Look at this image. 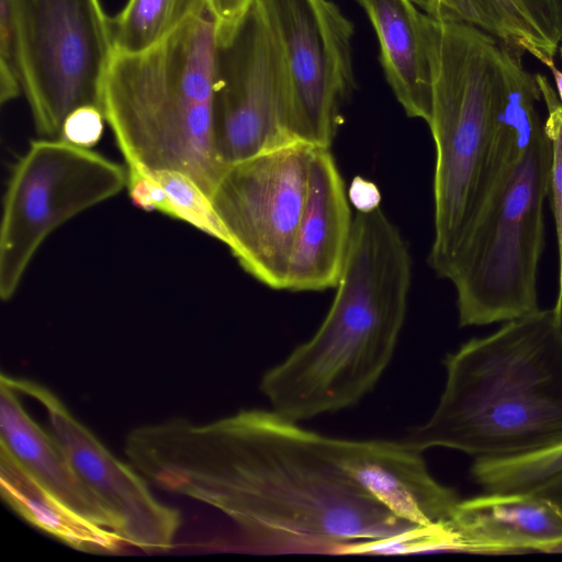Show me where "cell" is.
Masks as SVG:
<instances>
[{
  "label": "cell",
  "mask_w": 562,
  "mask_h": 562,
  "mask_svg": "<svg viewBox=\"0 0 562 562\" xmlns=\"http://www.w3.org/2000/svg\"><path fill=\"white\" fill-rule=\"evenodd\" d=\"M124 452L154 486L216 508L257 544L404 551L427 530L394 515L345 471L325 436L273 409L143 425L127 434Z\"/></svg>",
  "instance_id": "obj_1"
},
{
  "label": "cell",
  "mask_w": 562,
  "mask_h": 562,
  "mask_svg": "<svg viewBox=\"0 0 562 562\" xmlns=\"http://www.w3.org/2000/svg\"><path fill=\"white\" fill-rule=\"evenodd\" d=\"M411 272L407 245L382 209L357 211L324 322L261 379L272 409L299 422L350 407L371 391L403 327Z\"/></svg>",
  "instance_id": "obj_2"
},
{
  "label": "cell",
  "mask_w": 562,
  "mask_h": 562,
  "mask_svg": "<svg viewBox=\"0 0 562 562\" xmlns=\"http://www.w3.org/2000/svg\"><path fill=\"white\" fill-rule=\"evenodd\" d=\"M431 417L403 440L474 459L530 453L562 442V342L552 308H538L446 356Z\"/></svg>",
  "instance_id": "obj_3"
},
{
  "label": "cell",
  "mask_w": 562,
  "mask_h": 562,
  "mask_svg": "<svg viewBox=\"0 0 562 562\" xmlns=\"http://www.w3.org/2000/svg\"><path fill=\"white\" fill-rule=\"evenodd\" d=\"M216 52L207 9L148 49L114 53L101 110L127 169L181 172L210 198L225 168L213 138Z\"/></svg>",
  "instance_id": "obj_4"
},
{
  "label": "cell",
  "mask_w": 562,
  "mask_h": 562,
  "mask_svg": "<svg viewBox=\"0 0 562 562\" xmlns=\"http://www.w3.org/2000/svg\"><path fill=\"white\" fill-rule=\"evenodd\" d=\"M435 142V237L428 263L446 274L496 175L504 147L503 44L477 27L427 14Z\"/></svg>",
  "instance_id": "obj_5"
},
{
  "label": "cell",
  "mask_w": 562,
  "mask_h": 562,
  "mask_svg": "<svg viewBox=\"0 0 562 562\" xmlns=\"http://www.w3.org/2000/svg\"><path fill=\"white\" fill-rule=\"evenodd\" d=\"M538 103L521 97L510 105L496 175L446 274L462 327L503 324L540 308L537 279L552 149Z\"/></svg>",
  "instance_id": "obj_6"
},
{
  "label": "cell",
  "mask_w": 562,
  "mask_h": 562,
  "mask_svg": "<svg viewBox=\"0 0 562 562\" xmlns=\"http://www.w3.org/2000/svg\"><path fill=\"white\" fill-rule=\"evenodd\" d=\"M14 3L23 94L37 133L59 138L74 110L86 105L101 110L115 53L111 18L100 0Z\"/></svg>",
  "instance_id": "obj_7"
},
{
  "label": "cell",
  "mask_w": 562,
  "mask_h": 562,
  "mask_svg": "<svg viewBox=\"0 0 562 562\" xmlns=\"http://www.w3.org/2000/svg\"><path fill=\"white\" fill-rule=\"evenodd\" d=\"M127 167L61 138L32 140L14 165L0 228V296L10 300L43 241L127 187Z\"/></svg>",
  "instance_id": "obj_8"
},
{
  "label": "cell",
  "mask_w": 562,
  "mask_h": 562,
  "mask_svg": "<svg viewBox=\"0 0 562 562\" xmlns=\"http://www.w3.org/2000/svg\"><path fill=\"white\" fill-rule=\"evenodd\" d=\"M313 148L294 142L227 165L210 195L223 244L274 290H286Z\"/></svg>",
  "instance_id": "obj_9"
},
{
  "label": "cell",
  "mask_w": 562,
  "mask_h": 562,
  "mask_svg": "<svg viewBox=\"0 0 562 562\" xmlns=\"http://www.w3.org/2000/svg\"><path fill=\"white\" fill-rule=\"evenodd\" d=\"M286 72L285 127L293 142L330 148L356 88L352 22L331 0H260Z\"/></svg>",
  "instance_id": "obj_10"
},
{
  "label": "cell",
  "mask_w": 562,
  "mask_h": 562,
  "mask_svg": "<svg viewBox=\"0 0 562 562\" xmlns=\"http://www.w3.org/2000/svg\"><path fill=\"white\" fill-rule=\"evenodd\" d=\"M286 72L260 0L226 41L217 43L214 148L226 167L294 143L285 127Z\"/></svg>",
  "instance_id": "obj_11"
},
{
  "label": "cell",
  "mask_w": 562,
  "mask_h": 562,
  "mask_svg": "<svg viewBox=\"0 0 562 562\" xmlns=\"http://www.w3.org/2000/svg\"><path fill=\"white\" fill-rule=\"evenodd\" d=\"M1 379L45 408L50 434L85 484L115 514L124 543L146 552L173 547L181 515L151 494L147 480L135 468L114 457L46 386L4 374Z\"/></svg>",
  "instance_id": "obj_12"
},
{
  "label": "cell",
  "mask_w": 562,
  "mask_h": 562,
  "mask_svg": "<svg viewBox=\"0 0 562 562\" xmlns=\"http://www.w3.org/2000/svg\"><path fill=\"white\" fill-rule=\"evenodd\" d=\"M335 461L397 517L422 529L447 522L460 498L434 479L422 451L404 441L325 436Z\"/></svg>",
  "instance_id": "obj_13"
},
{
  "label": "cell",
  "mask_w": 562,
  "mask_h": 562,
  "mask_svg": "<svg viewBox=\"0 0 562 562\" xmlns=\"http://www.w3.org/2000/svg\"><path fill=\"white\" fill-rule=\"evenodd\" d=\"M448 550L481 554L562 552V507L538 493H485L445 522Z\"/></svg>",
  "instance_id": "obj_14"
},
{
  "label": "cell",
  "mask_w": 562,
  "mask_h": 562,
  "mask_svg": "<svg viewBox=\"0 0 562 562\" xmlns=\"http://www.w3.org/2000/svg\"><path fill=\"white\" fill-rule=\"evenodd\" d=\"M352 222L349 196L330 149L314 147L286 290L322 291L337 285Z\"/></svg>",
  "instance_id": "obj_15"
},
{
  "label": "cell",
  "mask_w": 562,
  "mask_h": 562,
  "mask_svg": "<svg viewBox=\"0 0 562 562\" xmlns=\"http://www.w3.org/2000/svg\"><path fill=\"white\" fill-rule=\"evenodd\" d=\"M357 1L376 34L381 66L393 94L407 116L428 123L432 88L427 14L416 0Z\"/></svg>",
  "instance_id": "obj_16"
},
{
  "label": "cell",
  "mask_w": 562,
  "mask_h": 562,
  "mask_svg": "<svg viewBox=\"0 0 562 562\" xmlns=\"http://www.w3.org/2000/svg\"><path fill=\"white\" fill-rule=\"evenodd\" d=\"M0 442L70 507L119 535L121 524L115 514L85 484L60 443L27 414L19 393L3 379L0 384Z\"/></svg>",
  "instance_id": "obj_17"
},
{
  "label": "cell",
  "mask_w": 562,
  "mask_h": 562,
  "mask_svg": "<svg viewBox=\"0 0 562 562\" xmlns=\"http://www.w3.org/2000/svg\"><path fill=\"white\" fill-rule=\"evenodd\" d=\"M429 16L480 29L546 67L560 45L554 0H416Z\"/></svg>",
  "instance_id": "obj_18"
},
{
  "label": "cell",
  "mask_w": 562,
  "mask_h": 562,
  "mask_svg": "<svg viewBox=\"0 0 562 562\" xmlns=\"http://www.w3.org/2000/svg\"><path fill=\"white\" fill-rule=\"evenodd\" d=\"M0 493L26 521L76 550L112 554L124 543L114 530L88 519L59 498L1 442Z\"/></svg>",
  "instance_id": "obj_19"
},
{
  "label": "cell",
  "mask_w": 562,
  "mask_h": 562,
  "mask_svg": "<svg viewBox=\"0 0 562 562\" xmlns=\"http://www.w3.org/2000/svg\"><path fill=\"white\" fill-rule=\"evenodd\" d=\"M207 10V0H127L111 18L115 53L135 54Z\"/></svg>",
  "instance_id": "obj_20"
},
{
  "label": "cell",
  "mask_w": 562,
  "mask_h": 562,
  "mask_svg": "<svg viewBox=\"0 0 562 562\" xmlns=\"http://www.w3.org/2000/svg\"><path fill=\"white\" fill-rule=\"evenodd\" d=\"M471 474L487 493L537 492L562 477V442L519 456L474 459Z\"/></svg>",
  "instance_id": "obj_21"
},
{
  "label": "cell",
  "mask_w": 562,
  "mask_h": 562,
  "mask_svg": "<svg viewBox=\"0 0 562 562\" xmlns=\"http://www.w3.org/2000/svg\"><path fill=\"white\" fill-rule=\"evenodd\" d=\"M139 171L148 173L159 187L156 211L183 221L223 243V233L210 198L190 178L178 171Z\"/></svg>",
  "instance_id": "obj_22"
},
{
  "label": "cell",
  "mask_w": 562,
  "mask_h": 562,
  "mask_svg": "<svg viewBox=\"0 0 562 562\" xmlns=\"http://www.w3.org/2000/svg\"><path fill=\"white\" fill-rule=\"evenodd\" d=\"M536 80L547 109L544 127L552 149L548 196L557 232L559 276L562 272V102L544 75L536 74Z\"/></svg>",
  "instance_id": "obj_23"
},
{
  "label": "cell",
  "mask_w": 562,
  "mask_h": 562,
  "mask_svg": "<svg viewBox=\"0 0 562 562\" xmlns=\"http://www.w3.org/2000/svg\"><path fill=\"white\" fill-rule=\"evenodd\" d=\"M22 93L15 3L0 0V101L11 102Z\"/></svg>",
  "instance_id": "obj_24"
},
{
  "label": "cell",
  "mask_w": 562,
  "mask_h": 562,
  "mask_svg": "<svg viewBox=\"0 0 562 562\" xmlns=\"http://www.w3.org/2000/svg\"><path fill=\"white\" fill-rule=\"evenodd\" d=\"M103 121L105 120L99 108H78L66 117L59 138L75 146L90 148L101 138Z\"/></svg>",
  "instance_id": "obj_25"
},
{
  "label": "cell",
  "mask_w": 562,
  "mask_h": 562,
  "mask_svg": "<svg viewBox=\"0 0 562 562\" xmlns=\"http://www.w3.org/2000/svg\"><path fill=\"white\" fill-rule=\"evenodd\" d=\"M255 0H207L217 34V43L228 40L237 30Z\"/></svg>",
  "instance_id": "obj_26"
},
{
  "label": "cell",
  "mask_w": 562,
  "mask_h": 562,
  "mask_svg": "<svg viewBox=\"0 0 562 562\" xmlns=\"http://www.w3.org/2000/svg\"><path fill=\"white\" fill-rule=\"evenodd\" d=\"M348 196L357 211H369L380 206L381 196L378 188L361 178H356L352 181Z\"/></svg>",
  "instance_id": "obj_27"
},
{
  "label": "cell",
  "mask_w": 562,
  "mask_h": 562,
  "mask_svg": "<svg viewBox=\"0 0 562 562\" xmlns=\"http://www.w3.org/2000/svg\"><path fill=\"white\" fill-rule=\"evenodd\" d=\"M533 493L543 495L562 507V477L553 481L552 483Z\"/></svg>",
  "instance_id": "obj_28"
},
{
  "label": "cell",
  "mask_w": 562,
  "mask_h": 562,
  "mask_svg": "<svg viewBox=\"0 0 562 562\" xmlns=\"http://www.w3.org/2000/svg\"><path fill=\"white\" fill-rule=\"evenodd\" d=\"M552 310L554 313L557 331L562 342V272L558 276L557 299Z\"/></svg>",
  "instance_id": "obj_29"
},
{
  "label": "cell",
  "mask_w": 562,
  "mask_h": 562,
  "mask_svg": "<svg viewBox=\"0 0 562 562\" xmlns=\"http://www.w3.org/2000/svg\"><path fill=\"white\" fill-rule=\"evenodd\" d=\"M553 76L554 85H555V91L558 93V97L560 101L562 102V70H560L555 63L550 65L548 67Z\"/></svg>",
  "instance_id": "obj_30"
},
{
  "label": "cell",
  "mask_w": 562,
  "mask_h": 562,
  "mask_svg": "<svg viewBox=\"0 0 562 562\" xmlns=\"http://www.w3.org/2000/svg\"><path fill=\"white\" fill-rule=\"evenodd\" d=\"M557 21L560 32V42L562 41V0H554Z\"/></svg>",
  "instance_id": "obj_31"
},
{
  "label": "cell",
  "mask_w": 562,
  "mask_h": 562,
  "mask_svg": "<svg viewBox=\"0 0 562 562\" xmlns=\"http://www.w3.org/2000/svg\"><path fill=\"white\" fill-rule=\"evenodd\" d=\"M558 52L560 53V57L562 59V41L560 42L559 50Z\"/></svg>",
  "instance_id": "obj_32"
}]
</instances>
